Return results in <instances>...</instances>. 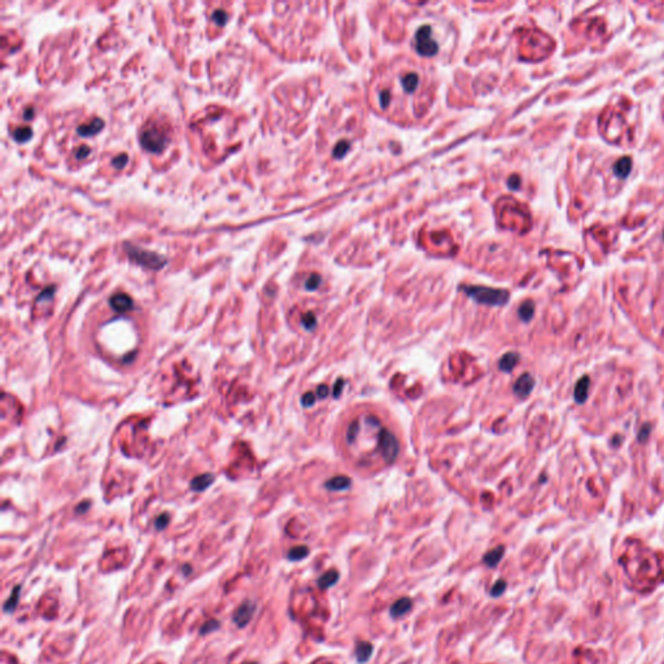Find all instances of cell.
I'll use <instances>...</instances> for the list:
<instances>
[{"mask_svg": "<svg viewBox=\"0 0 664 664\" xmlns=\"http://www.w3.org/2000/svg\"><path fill=\"white\" fill-rule=\"evenodd\" d=\"M431 72L411 59L401 57L375 74L370 84V101L380 115L392 121L421 119L433 100Z\"/></svg>", "mask_w": 664, "mask_h": 664, "instance_id": "6da1fadb", "label": "cell"}, {"mask_svg": "<svg viewBox=\"0 0 664 664\" xmlns=\"http://www.w3.org/2000/svg\"><path fill=\"white\" fill-rule=\"evenodd\" d=\"M339 448L357 469L372 471L398 459L400 433L382 413L357 406L339 426Z\"/></svg>", "mask_w": 664, "mask_h": 664, "instance_id": "7a4b0ae2", "label": "cell"}, {"mask_svg": "<svg viewBox=\"0 0 664 664\" xmlns=\"http://www.w3.org/2000/svg\"><path fill=\"white\" fill-rule=\"evenodd\" d=\"M125 249L126 253H127V256H129L131 261L140 265V266H144V268L152 269V270H158V269L163 268L165 264H166L165 257L160 256L158 253H155V252L151 251H144L142 248L131 245L130 243L125 244Z\"/></svg>", "mask_w": 664, "mask_h": 664, "instance_id": "3957f363", "label": "cell"}, {"mask_svg": "<svg viewBox=\"0 0 664 664\" xmlns=\"http://www.w3.org/2000/svg\"><path fill=\"white\" fill-rule=\"evenodd\" d=\"M466 292L477 303L490 306H501L508 303V293L502 289L487 288V287H469Z\"/></svg>", "mask_w": 664, "mask_h": 664, "instance_id": "277c9868", "label": "cell"}, {"mask_svg": "<svg viewBox=\"0 0 664 664\" xmlns=\"http://www.w3.org/2000/svg\"><path fill=\"white\" fill-rule=\"evenodd\" d=\"M140 143L144 150L151 153H160L166 147V135L157 127H147L140 135Z\"/></svg>", "mask_w": 664, "mask_h": 664, "instance_id": "5b68a950", "label": "cell"}, {"mask_svg": "<svg viewBox=\"0 0 664 664\" xmlns=\"http://www.w3.org/2000/svg\"><path fill=\"white\" fill-rule=\"evenodd\" d=\"M417 40H418L417 42L418 51H419V53H422V55L430 56L436 53V51H437V44L431 39V30H430L428 26H423V28L418 32Z\"/></svg>", "mask_w": 664, "mask_h": 664, "instance_id": "8992f818", "label": "cell"}, {"mask_svg": "<svg viewBox=\"0 0 664 664\" xmlns=\"http://www.w3.org/2000/svg\"><path fill=\"white\" fill-rule=\"evenodd\" d=\"M254 611H256V605H254L253 602L247 601L236 610L235 615H234V622H235L237 626L244 628L252 620Z\"/></svg>", "mask_w": 664, "mask_h": 664, "instance_id": "52a82bcc", "label": "cell"}, {"mask_svg": "<svg viewBox=\"0 0 664 664\" xmlns=\"http://www.w3.org/2000/svg\"><path fill=\"white\" fill-rule=\"evenodd\" d=\"M535 387V379L529 374H523L519 376V379L514 384V393L520 398H525L529 396V393L532 392Z\"/></svg>", "mask_w": 664, "mask_h": 664, "instance_id": "ba28073f", "label": "cell"}, {"mask_svg": "<svg viewBox=\"0 0 664 664\" xmlns=\"http://www.w3.org/2000/svg\"><path fill=\"white\" fill-rule=\"evenodd\" d=\"M109 304H111L112 309L116 310L117 313H126V312L131 310L134 306L131 297L125 293H117V295L112 296Z\"/></svg>", "mask_w": 664, "mask_h": 664, "instance_id": "9c48e42d", "label": "cell"}, {"mask_svg": "<svg viewBox=\"0 0 664 664\" xmlns=\"http://www.w3.org/2000/svg\"><path fill=\"white\" fill-rule=\"evenodd\" d=\"M411 609H413V601L410 598H407V597H402V598L397 599L392 605V607H391V616H392L393 619H398V618H402L403 615H406Z\"/></svg>", "mask_w": 664, "mask_h": 664, "instance_id": "30bf717a", "label": "cell"}, {"mask_svg": "<svg viewBox=\"0 0 664 664\" xmlns=\"http://www.w3.org/2000/svg\"><path fill=\"white\" fill-rule=\"evenodd\" d=\"M505 554V547L502 545L497 546V547H494L490 551H488L483 558V563L485 566L490 567V568H493V567H497L498 563L501 562L502 556Z\"/></svg>", "mask_w": 664, "mask_h": 664, "instance_id": "8fae6325", "label": "cell"}, {"mask_svg": "<svg viewBox=\"0 0 664 664\" xmlns=\"http://www.w3.org/2000/svg\"><path fill=\"white\" fill-rule=\"evenodd\" d=\"M349 487H351V479L343 476V475L334 476L332 479L326 481V488L331 492H341V490L348 489Z\"/></svg>", "mask_w": 664, "mask_h": 664, "instance_id": "7c38bea8", "label": "cell"}, {"mask_svg": "<svg viewBox=\"0 0 664 664\" xmlns=\"http://www.w3.org/2000/svg\"><path fill=\"white\" fill-rule=\"evenodd\" d=\"M103 127H104V122L101 121L100 118H94L90 123H87V125H80L79 127L77 129V132H78L80 136H91L100 132Z\"/></svg>", "mask_w": 664, "mask_h": 664, "instance_id": "4fadbf2b", "label": "cell"}, {"mask_svg": "<svg viewBox=\"0 0 664 664\" xmlns=\"http://www.w3.org/2000/svg\"><path fill=\"white\" fill-rule=\"evenodd\" d=\"M372 650H374V647L370 642H366V641H361L355 645V658H357V661H358L359 664H365L366 662L369 661L370 657H371Z\"/></svg>", "mask_w": 664, "mask_h": 664, "instance_id": "5bb4252c", "label": "cell"}, {"mask_svg": "<svg viewBox=\"0 0 664 664\" xmlns=\"http://www.w3.org/2000/svg\"><path fill=\"white\" fill-rule=\"evenodd\" d=\"M213 481H214V476L212 473H202L191 480V488L195 492H202L208 487H210Z\"/></svg>", "mask_w": 664, "mask_h": 664, "instance_id": "9a60e30c", "label": "cell"}, {"mask_svg": "<svg viewBox=\"0 0 664 664\" xmlns=\"http://www.w3.org/2000/svg\"><path fill=\"white\" fill-rule=\"evenodd\" d=\"M519 362V354L518 353H514V352H508L506 354L502 355V358L500 359V370L504 372H510L512 369H514L515 366L518 365Z\"/></svg>", "mask_w": 664, "mask_h": 664, "instance_id": "2e32d148", "label": "cell"}, {"mask_svg": "<svg viewBox=\"0 0 664 664\" xmlns=\"http://www.w3.org/2000/svg\"><path fill=\"white\" fill-rule=\"evenodd\" d=\"M589 386H590V379H589L588 376H584L583 379L577 382L576 388H575V400H576V402L581 403L586 400Z\"/></svg>", "mask_w": 664, "mask_h": 664, "instance_id": "e0dca14e", "label": "cell"}, {"mask_svg": "<svg viewBox=\"0 0 664 664\" xmlns=\"http://www.w3.org/2000/svg\"><path fill=\"white\" fill-rule=\"evenodd\" d=\"M339 577H340V574H339L338 571L331 570L328 571V572H326V574L322 575V576L318 579L316 583H318V586H319L320 589H328L331 588V586H334V585L338 583Z\"/></svg>", "mask_w": 664, "mask_h": 664, "instance_id": "ac0fdd59", "label": "cell"}, {"mask_svg": "<svg viewBox=\"0 0 664 664\" xmlns=\"http://www.w3.org/2000/svg\"><path fill=\"white\" fill-rule=\"evenodd\" d=\"M533 314H535V304L532 301H525L519 308V316L524 322H529L532 319Z\"/></svg>", "mask_w": 664, "mask_h": 664, "instance_id": "d6986e66", "label": "cell"}, {"mask_svg": "<svg viewBox=\"0 0 664 664\" xmlns=\"http://www.w3.org/2000/svg\"><path fill=\"white\" fill-rule=\"evenodd\" d=\"M33 135V131L30 127L28 126H22V127H17V129L14 130L12 136H13V139L18 143H25L28 142Z\"/></svg>", "mask_w": 664, "mask_h": 664, "instance_id": "ffe728a7", "label": "cell"}, {"mask_svg": "<svg viewBox=\"0 0 664 664\" xmlns=\"http://www.w3.org/2000/svg\"><path fill=\"white\" fill-rule=\"evenodd\" d=\"M308 555H309V549L306 546H296L289 550L287 556L289 560H301Z\"/></svg>", "mask_w": 664, "mask_h": 664, "instance_id": "44dd1931", "label": "cell"}, {"mask_svg": "<svg viewBox=\"0 0 664 664\" xmlns=\"http://www.w3.org/2000/svg\"><path fill=\"white\" fill-rule=\"evenodd\" d=\"M630 171V160L629 158H622V160L618 161V163L615 165V173L619 175L620 178H625L626 175L629 174Z\"/></svg>", "mask_w": 664, "mask_h": 664, "instance_id": "7402d4cb", "label": "cell"}, {"mask_svg": "<svg viewBox=\"0 0 664 664\" xmlns=\"http://www.w3.org/2000/svg\"><path fill=\"white\" fill-rule=\"evenodd\" d=\"M506 588H508V583L505 580H502V579H500V580L496 581V584H494L493 586H492V589H490V595L494 597V598H498V597H501V595L504 594V591L506 590Z\"/></svg>", "mask_w": 664, "mask_h": 664, "instance_id": "603a6c76", "label": "cell"}, {"mask_svg": "<svg viewBox=\"0 0 664 664\" xmlns=\"http://www.w3.org/2000/svg\"><path fill=\"white\" fill-rule=\"evenodd\" d=\"M301 322H303V326L305 327L306 330H313L314 327L316 326V318L313 313H306L303 316Z\"/></svg>", "mask_w": 664, "mask_h": 664, "instance_id": "cb8c5ba5", "label": "cell"}, {"mask_svg": "<svg viewBox=\"0 0 664 664\" xmlns=\"http://www.w3.org/2000/svg\"><path fill=\"white\" fill-rule=\"evenodd\" d=\"M129 161V156L126 155V153H121L117 157H115L113 160H112V165L116 167V169H122V167L125 166L126 163Z\"/></svg>", "mask_w": 664, "mask_h": 664, "instance_id": "d4e9b609", "label": "cell"}, {"mask_svg": "<svg viewBox=\"0 0 664 664\" xmlns=\"http://www.w3.org/2000/svg\"><path fill=\"white\" fill-rule=\"evenodd\" d=\"M212 17L219 26H223L227 21V13L225 11H222V9H218V11L214 12Z\"/></svg>", "mask_w": 664, "mask_h": 664, "instance_id": "484cf974", "label": "cell"}, {"mask_svg": "<svg viewBox=\"0 0 664 664\" xmlns=\"http://www.w3.org/2000/svg\"><path fill=\"white\" fill-rule=\"evenodd\" d=\"M319 283H320L319 275L313 274V275H312V276H310L309 279H308V280H306L305 287H306V288H308V289H315V288H318V285H319Z\"/></svg>", "mask_w": 664, "mask_h": 664, "instance_id": "4316f807", "label": "cell"}, {"mask_svg": "<svg viewBox=\"0 0 664 664\" xmlns=\"http://www.w3.org/2000/svg\"><path fill=\"white\" fill-rule=\"evenodd\" d=\"M301 402H303V405L305 407L313 406L314 403H315V396H314L312 392L305 393V394L303 396V398H301Z\"/></svg>", "mask_w": 664, "mask_h": 664, "instance_id": "83f0119b", "label": "cell"}, {"mask_svg": "<svg viewBox=\"0 0 664 664\" xmlns=\"http://www.w3.org/2000/svg\"><path fill=\"white\" fill-rule=\"evenodd\" d=\"M167 523H169V515L161 514L160 516L156 519V523H155V525H156V528L158 529V531H161V529H163L165 527H166Z\"/></svg>", "mask_w": 664, "mask_h": 664, "instance_id": "f1b7e54d", "label": "cell"}, {"mask_svg": "<svg viewBox=\"0 0 664 664\" xmlns=\"http://www.w3.org/2000/svg\"><path fill=\"white\" fill-rule=\"evenodd\" d=\"M18 589H20L18 586L14 589L13 598L8 599L7 605H5V607H4V610H5V611H12V610L14 609V606H16V603H17V599H18Z\"/></svg>", "mask_w": 664, "mask_h": 664, "instance_id": "f546056e", "label": "cell"}, {"mask_svg": "<svg viewBox=\"0 0 664 664\" xmlns=\"http://www.w3.org/2000/svg\"><path fill=\"white\" fill-rule=\"evenodd\" d=\"M90 152H91L90 147H88V146H80L79 148L76 151V158H78V160H82V158H84V157H87L88 155H90Z\"/></svg>", "mask_w": 664, "mask_h": 664, "instance_id": "4dcf8cb0", "label": "cell"}, {"mask_svg": "<svg viewBox=\"0 0 664 664\" xmlns=\"http://www.w3.org/2000/svg\"><path fill=\"white\" fill-rule=\"evenodd\" d=\"M53 292H55V288H53V287H48V288H45L44 291H43V292L39 295L38 301H40V300H42V301H43V300H51V299H52Z\"/></svg>", "mask_w": 664, "mask_h": 664, "instance_id": "1f68e13d", "label": "cell"}, {"mask_svg": "<svg viewBox=\"0 0 664 664\" xmlns=\"http://www.w3.org/2000/svg\"><path fill=\"white\" fill-rule=\"evenodd\" d=\"M327 394H328V387L324 386V384H320L316 388V396L319 397V398H326Z\"/></svg>", "mask_w": 664, "mask_h": 664, "instance_id": "d6a6232c", "label": "cell"}, {"mask_svg": "<svg viewBox=\"0 0 664 664\" xmlns=\"http://www.w3.org/2000/svg\"><path fill=\"white\" fill-rule=\"evenodd\" d=\"M88 508H90V502H88V501L80 502V505H78V506H77V508H76L77 514H82V512L87 511Z\"/></svg>", "mask_w": 664, "mask_h": 664, "instance_id": "836d02e7", "label": "cell"}, {"mask_svg": "<svg viewBox=\"0 0 664 664\" xmlns=\"http://www.w3.org/2000/svg\"><path fill=\"white\" fill-rule=\"evenodd\" d=\"M217 626H218V624H217V622H210V623H208V624H205V626H202V628H201V633H202V634H205L206 630H208V632H209V630L216 629Z\"/></svg>", "mask_w": 664, "mask_h": 664, "instance_id": "e575fe53", "label": "cell"}, {"mask_svg": "<svg viewBox=\"0 0 664 664\" xmlns=\"http://www.w3.org/2000/svg\"><path fill=\"white\" fill-rule=\"evenodd\" d=\"M33 117H34V108H33V107H28V108L24 111V118L32 119Z\"/></svg>", "mask_w": 664, "mask_h": 664, "instance_id": "d590c367", "label": "cell"}, {"mask_svg": "<svg viewBox=\"0 0 664 664\" xmlns=\"http://www.w3.org/2000/svg\"><path fill=\"white\" fill-rule=\"evenodd\" d=\"M343 384H344V380L339 379L338 382H336V384H335V393H334L335 397H338L339 394H340V392H341V387H343Z\"/></svg>", "mask_w": 664, "mask_h": 664, "instance_id": "8d00e7d4", "label": "cell"}, {"mask_svg": "<svg viewBox=\"0 0 664 664\" xmlns=\"http://www.w3.org/2000/svg\"><path fill=\"white\" fill-rule=\"evenodd\" d=\"M251 664H256V663H251Z\"/></svg>", "mask_w": 664, "mask_h": 664, "instance_id": "74e56055", "label": "cell"}]
</instances>
